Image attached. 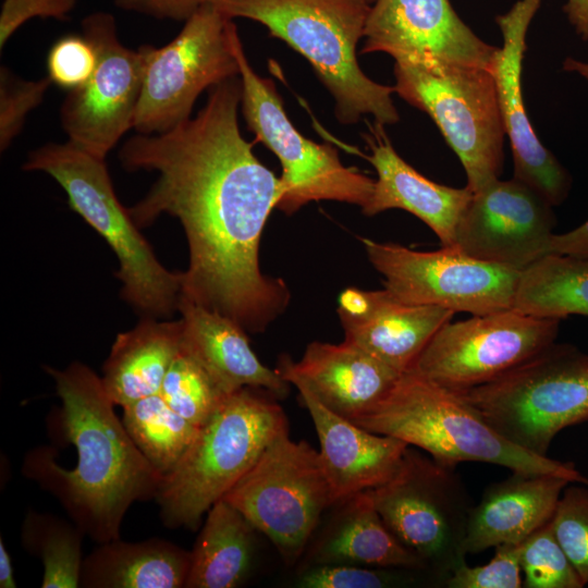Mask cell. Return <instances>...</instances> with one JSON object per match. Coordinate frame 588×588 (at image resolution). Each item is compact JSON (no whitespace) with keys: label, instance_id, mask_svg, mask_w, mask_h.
Here are the masks:
<instances>
[{"label":"cell","instance_id":"6da1fadb","mask_svg":"<svg viewBox=\"0 0 588 588\" xmlns=\"http://www.w3.org/2000/svg\"><path fill=\"white\" fill-rule=\"evenodd\" d=\"M241 91L237 76L212 86L196 118L162 133H138L119 157L128 171L158 174L127 208L136 225L167 213L185 231L189 262L181 297L259 333L285 311L291 294L284 280L260 270L261 234L282 184L240 132Z\"/></svg>","mask_w":588,"mask_h":588},{"label":"cell","instance_id":"7a4b0ae2","mask_svg":"<svg viewBox=\"0 0 588 588\" xmlns=\"http://www.w3.org/2000/svg\"><path fill=\"white\" fill-rule=\"evenodd\" d=\"M45 369L61 399V430L76 450V466L63 468L42 445L25 455L22 474L52 494L85 536L97 543L119 539L131 505L155 499L162 475L115 415L101 377L78 362Z\"/></svg>","mask_w":588,"mask_h":588},{"label":"cell","instance_id":"3957f363","mask_svg":"<svg viewBox=\"0 0 588 588\" xmlns=\"http://www.w3.org/2000/svg\"><path fill=\"white\" fill-rule=\"evenodd\" d=\"M224 16L267 27L302 54L334 99L342 124L371 115L382 125L400 120L394 86L370 79L359 68L356 48L371 3L366 0H209Z\"/></svg>","mask_w":588,"mask_h":588},{"label":"cell","instance_id":"277c9868","mask_svg":"<svg viewBox=\"0 0 588 588\" xmlns=\"http://www.w3.org/2000/svg\"><path fill=\"white\" fill-rule=\"evenodd\" d=\"M353 422L417 446L444 465L489 463L588 485V477L573 462L536 455L511 443L458 393L412 370L402 373L392 390Z\"/></svg>","mask_w":588,"mask_h":588},{"label":"cell","instance_id":"5b68a950","mask_svg":"<svg viewBox=\"0 0 588 588\" xmlns=\"http://www.w3.org/2000/svg\"><path fill=\"white\" fill-rule=\"evenodd\" d=\"M243 388L204 422L155 500L167 527L195 529L209 509L250 469L267 445L289 430L283 408Z\"/></svg>","mask_w":588,"mask_h":588},{"label":"cell","instance_id":"8992f818","mask_svg":"<svg viewBox=\"0 0 588 588\" xmlns=\"http://www.w3.org/2000/svg\"><path fill=\"white\" fill-rule=\"evenodd\" d=\"M25 171L53 177L68 195L69 206L101 235L119 260L121 296L145 317H169L177 309L182 272L160 264L128 209L119 201L105 159L73 145L48 143L29 152Z\"/></svg>","mask_w":588,"mask_h":588},{"label":"cell","instance_id":"52a82bcc","mask_svg":"<svg viewBox=\"0 0 588 588\" xmlns=\"http://www.w3.org/2000/svg\"><path fill=\"white\" fill-rule=\"evenodd\" d=\"M456 393L507 441L548 456L561 430L588 420V355L554 342L497 379Z\"/></svg>","mask_w":588,"mask_h":588},{"label":"cell","instance_id":"ba28073f","mask_svg":"<svg viewBox=\"0 0 588 588\" xmlns=\"http://www.w3.org/2000/svg\"><path fill=\"white\" fill-rule=\"evenodd\" d=\"M233 49L240 68L241 107L247 127L279 159L282 196L277 208L290 216L311 201L335 200L364 208L375 181L345 167L338 149L301 134L290 121L272 79L252 68L235 26Z\"/></svg>","mask_w":588,"mask_h":588},{"label":"cell","instance_id":"9c48e42d","mask_svg":"<svg viewBox=\"0 0 588 588\" xmlns=\"http://www.w3.org/2000/svg\"><path fill=\"white\" fill-rule=\"evenodd\" d=\"M394 76L395 93L432 119L458 157L471 193L499 179L505 131L491 71L395 63Z\"/></svg>","mask_w":588,"mask_h":588},{"label":"cell","instance_id":"30bf717a","mask_svg":"<svg viewBox=\"0 0 588 588\" xmlns=\"http://www.w3.org/2000/svg\"><path fill=\"white\" fill-rule=\"evenodd\" d=\"M455 468L408 448L399 474L366 491L390 531L443 586L466 561L464 542L474 506Z\"/></svg>","mask_w":588,"mask_h":588},{"label":"cell","instance_id":"8fae6325","mask_svg":"<svg viewBox=\"0 0 588 588\" xmlns=\"http://www.w3.org/2000/svg\"><path fill=\"white\" fill-rule=\"evenodd\" d=\"M235 26L208 1L169 44L140 46L144 77L133 128L140 134L169 131L189 119L204 90L237 76L232 41Z\"/></svg>","mask_w":588,"mask_h":588},{"label":"cell","instance_id":"7c38bea8","mask_svg":"<svg viewBox=\"0 0 588 588\" xmlns=\"http://www.w3.org/2000/svg\"><path fill=\"white\" fill-rule=\"evenodd\" d=\"M222 499L289 561L299 556L321 514L333 505L319 451L292 440L289 430L267 445Z\"/></svg>","mask_w":588,"mask_h":588},{"label":"cell","instance_id":"4fadbf2b","mask_svg":"<svg viewBox=\"0 0 588 588\" xmlns=\"http://www.w3.org/2000/svg\"><path fill=\"white\" fill-rule=\"evenodd\" d=\"M560 321L515 308L449 321L409 370L463 392L497 379L556 342Z\"/></svg>","mask_w":588,"mask_h":588},{"label":"cell","instance_id":"5bb4252c","mask_svg":"<svg viewBox=\"0 0 588 588\" xmlns=\"http://www.w3.org/2000/svg\"><path fill=\"white\" fill-rule=\"evenodd\" d=\"M368 259L400 302L486 315L513 308L522 271L473 258L454 247L418 252L362 240Z\"/></svg>","mask_w":588,"mask_h":588},{"label":"cell","instance_id":"9a60e30c","mask_svg":"<svg viewBox=\"0 0 588 588\" xmlns=\"http://www.w3.org/2000/svg\"><path fill=\"white\" fill-rule=\"evenodd\" d=\"M81 26L96 48L97 65L82 87L68 93L60 110L61 123L70 143L105 159L133 127L144 62L138 49L122 45L110 13H90Z\"/></svg>","mask_w":588,"mask_h":588},{"label":"cell","instance_id":"2e32d148","mask_svg":"<svg viewBox=\"0 0 588 588\" xmlns=\"http://www.w3.org/2000/svg\"><path fill=\"white\" fill-rule=\"evenodd\" d=\"M362 53L384 52L395 63L425 69L475 66L492 72L499 47L481 40L449 0H376Z\"/></svg>","mask_w":588,"mask_h":588},{"label":"cell","instance_id":"e0dca14e","mask_svg":"<svg viewBox=\"0 0 588 588\" xmlns=\"http://www.w3.org/2000/svg\"><path fill=\"white\" fill-rule=\"evenodd\" d=\"M552 207L524 182L498 179L471 194L454 248L523 271L548 254L556 223Z\"/></svg>","mask_w":588,"mask_h":588},{"label":"cell","instance_id":"ac0fdd59","mask_svg":"<svg viewBox=\"0 0 588 588\" xmlns=\"http://www.w3.org/2000/svg\"><path fill=\"white\" fill-rule=\"evenodd\" d=\"M542 0H518L495 17L503 37L492 75L505 135L512 149L514 176L537 191L553 207L567 197L572 177L537 137L523 99L522 70L528 27Z\"/></svg>","mask_w":588,"mask_h":588},{"label":"cell","instance_id":"d6986e66","mask_svg":"<svg viewBox=\"0 0 588 588\" xmlns=\"http://www.w3.org/2000/svg\"><path fill=\"white\" fill-rule=\"evenodd\" d=\"M338 315L344 341L404 373L455 313L440 306L400 302L385 289L350 287L339 297Z\"/></svg>","mask_w":588,"mask_h":588},{"label":"cell","instance_id":"ffe728a7","mask_svg":"<svg viewBox=\"0 0 588 588\" xmlns=\"http://www.w3.org/2000/svg\"><path fill=\"white\" fill-rule=\"evenodd\" d=\"M308 409L333 505L380 487L401 470L409 445L371 432L323 406L303 384L294 383Z\"/></svg>","mask_w":588,"mask_h":588},{"label":"cell","instance_id":"44dd1931","mask_svg":"<svg viewBox=\"0 0 588 588\" xmlns=\"http://www.w3.org/2000/svg\"><path fill=\"white\" fill-rule=\"evenodd\" d=\"M278 372L305 385L331 412L354 421L394 387L402 373L356 345L311 342L302 359L283 357Z\"/></svg>","mask_w":588,"mask_h":588},{"label":"cell","instance_id":"7402d4cb","mask_svg":"<svg viewBox=\"0 0 588 588\" xmlns=\"http://www.w3.org/2000/svg\"><path fill=\"white\" fill-rule=\"evenodd\" d=\"M364 138L378 177L362 212L376 216L388 209L406 210L434 232L442 247H454L458 221L473 193L467 187L445 186L420 174L395 151L384 125H369Z\"/></svg>","mask_w":588,"mask_h":588},{"label":"cell","instance_id":"603a6c76","mask_svg":"<svg viewBox=\"0 0 588 588\" xmlns=\"http://www.w3.org/2000/svg\"><path fill=\"white\" fill-rule=\"evenodd\" d=\"M569 482L552 474L513 471L489 485L471 509L465 552L479 553L505 543H523L551 520Z\"/></svg>","mask_w":588,"mask_h":588},{"label":"cell","instance_id":"cb8c5ba5","mask_svg":"<svg viewBox=\"0 0 588 588\" xmlns=\"http://www.w3.org/2000/svg\"><path fill=\"white\" fill-rule=\"evenodd\" d=\"M182 345L206 369L225 394L243 388L283 397L289 383L265 366L253 352L246 331L228 317L180 297Z\"/></svg>","mask_w":588,"mask_h":588},{"label":"cell","instance_id":"d4e9b609","mask_svg":"<svg viewBox=\"0 0 588 588\" xmlns=\"http://www.w3.org/2000/svg\"><path fill=\"white\" fill-rule=\"evenodd\" d=\"M182 345V320L145 317L119 333L102 367V383L114 405L124 407L159 393Z\"/></svg>","mask_w":588,"mask_h":588},{"label":"cell","instance_id":"484cf974","mask_svg":"<svg viewBox=\"0 0 588 588\" xmlns=\"http://www.w3.org/2000/svg\"><path fill=\"white\" fill-rule=\"evenodd\" d=\"M189 564L191 551L169 540L119 538L99 543L84 558L79 587L185 588Z\"/></svg>","mask_w":588,"mask_h":588},{"label":"cell","instance_id":"4316f807","mask_svg":"<svg viewBox=\"0 0 588 588\" xmlns=\"http://www.w3.org/2000/svg\"><path fill=\"white\" fill-rule=\"evenodd\" d=\"M256 530L245 516L224 499L207 512L191 551L185 588H234L246 577Z\"/></svg>","mask_w":588,"mask_h":588},{"label":"cell","instance_id":"83f0119b","mask_svg":"<svg viewBox=\"0 0 588 588\" xmlns=\"http://www.w3.org/2000/svg\"><path fill=\"white\" fill-rule=\"evenodd\" d=\"M345 503V515L322 547V561L428 571L426 563L385 526L366 491Z\"/></svg>","mask_w":588,"mask_h":588},{"label":"cell","instance_id":"f1b7e54d","mask_svg":"<svg viewBox=\"0 0 588 588\" xmlns=\"http://www.w3.org/2000/svg\"><path fill=\"white\" fill-rule=\"evenodd\" d=\"M513 308L560 320L588 317V258L544 255L520 272Z\"/></svg>","mask_w":588,"mask_h":588},{"label":"cell","instance_id":"f546056e","mask_svg":"<svg viewBox=\"0 0 588 588\" xmlns=\"http://www.w3.org/2000/svg\"><path fill=\"white\" fill-rule=\"evenodd\" d=\"M122 408V421L135 445L162 477L170 473L199 427L174 412L159 393Z\"/></svg>","mask_w":588,"mask_h":588},{"label":"cell","instance_id":"4dcf8cb0","mask_svg":"<svg viewBox=\"0 0 588 588\" xmlns=\"http://www.w3.org/2000/svg\"><path fill=\"white\" fill-rule=\"evenodd\" d=\"M84 536L73 522L35 511L26 514L21 528V543L42 562L41 588L79 587Z\"/></svg>","mask_w":588,"mask_h":588},{"label":"cell","instance_id":"1f68e13d","mask_svg":"<svg viewBox=\"0 0 588 588\" xmlns=\"http://www.w3.org/2000/svg\"><path fill=\"white\" fill-rule=\"evenodd\" d=\"M159 394L174 412L197 427L206 422L228 396L183 345L164 377Z\"/></svg>","mask_w":588,"mask_h":588},{"label":"cell","instance_id":"d6a6232c","mask_svg":"<svg viewBox=\"0 0 588 588\" xmlns=\"http://www.w3.org/2000/svg\"><path fill=\"white\" fill-rule=\"evenodd\" d=\"M520 567L524 588L585 586L558 541L551 520L523 542Z\"/></svg>","mask_w":588,"mask_h":588},{"label":"cell","instance_id":"836d02e7","mask_svg":"<svg viewBox=\"0 0 588 588\" xmlns=\"http://www.w3.org/2000/svg\"><path fill=\"white\" fill-rule=\"evenodd\" d=\"M554 535L584 585L588 584V485L569 482L551 519Z\"/></svg>","mask_w":588,"mask_h":588},{"label":"cell","instance_id":"e575fe53","mask_svg":"<svg viewBox=\"0 0 588 588\" xmlns=\"http://www.w3.org/2000/svg\"><path fill=\"white\" fill-rule=\"evenodd\" d=\"M52 84L48 76L26 81L0 68V149L5 150L20 134L27 114L44 99Z\"/></svg>","mask_w":588,"mask_h":588},{"label":"cell","instance_id":"d590c367","mask_svg":"<svg viewBox=\"0 0 588 588\" xmlns=\"http://www.w3.org/2000/svg\"><path fill=\"white\" fill-rule=\"evenodd\" d=\"M47 76L69 91L82 87L97 65L93 41L82 34H69L57 39L47 54Z\"/></svg>","mask_w":588,"mask_h":588},{"label":"cell","instance_id":"8d00e7d4","mask_svg":"<svg viewBox=\"0 0 588 588\" xmlns=\"http://www.w3.org/2000/svg\"><path fill=\"white\" fill-rule=\"evenodd\" d=\"M523 543L495 547L493 558L485 565L468 566L466 561L446 578L448 588H520Z\"/></svg>","mask_w":588,"mask_h":588},{"label":"cell","instance_id":"74e56055","mask_svg":"<svg viewBox=\"0 0 588 588\" xmlns=\"http://www.w3.org/2000/svg\"><path fill=\"white\" fill-rule=\"evenodd\" d=\"M396 579L384 571L348 565H324L314 568L301 578L303 588H382Z\"/></svg>","mask_w":588,"mask_h":588},{"label":"cell","instance_id":"f35d334b","mask_svg":"<svg viewBox=\"0 0 588 588\" xmlns=\"http://www.w3.org/2000/svg\"><path fill=\"white\" fill-rule=\"evenodd\" d=\"M77 0H3L0 12V49L34 17L68 21Z\"/></svg>","mask_w":588,"mask_h":588},{"label":"cell","instance_id":"ab89813d","mask_svg":"<svg viewBox=\"0 0 588 588\" xmlns=\"http://www.w3.org/2000/svg\"><path fill=\"white\" fill-rule=\"evenodd\" d=\"M209 0H114L115 7L158 20L185 22Z\"/></svg>","mask_w":588,"mask_h":588},{"label":"cell","instance_id":"60d3db41","mask_svg":"<svg viewBox=\"0 0 588 588\" xmlns=\"http://www.w3.org/2000/svg\"><path fill=\"white\" fill-rule=\"evenodd\" d=\"M548 254L588 258V219L572 231L554 233L549 243Z\"/></svg>","mask_w":588,"mask_h":588},{"label":"cell","instance_id":"b9f144b4","mask_svg":"<svg viewBox=\"0 0 588 588\" xmlns=\"http://www.w3.org/2000/svg\"><path fill=\"white\" fill-rule=\"evenodd\" d=\"M563 11L576 34L588 40V0H567Z\"/></svg>","mask_w":588,"mask_h":588},{"label":"cell","instance_id":"7bdbcfd3","mask_svg":"<svg viewBox=\"0 0 588 588\" xmlns=\"http://www.w3.org/2000/svg\"><path fill=\"white\" fill-rule=\"evenodd\" d=\"M14 569L5 544L0 539V588H15Z\"/></svg>","mask_w":588,"mask_h":588},{"label":"cell","instance_id":"ee69618b","mask_svg":"<svg viewBox=\"0 0 588 588\" xmlns=\"http://www.w3.org/2000/svg\"><path fill=\"white\" fill-rule=\"evenodd\" d=\"M563 69L567 72L577 73L588 82V61L567 57L563 62Z\"/></svg>","mask_w":588,"mask_h":588},{"label":"cell","instance_id":"f6af8a7d","mask_svg":"<svg viewBox=\"0 0 588 588\" xmlns=\"http://www.w3.org/2000/svg\"><path fill=\"white\" fill-rule=\"evenodd\" d=\"M366 1H368L369 3H372V2L376 1V0H366Z\"/></svg>","mask_w":588,"mask_h":588}]
</instances>
